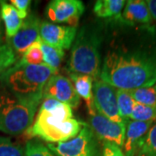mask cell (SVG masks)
<instances>
[{
  "label": "cell",
  "instance_id": "obj_1",
  "mask_svg": "<svg viewBox=\"0 0 156 156\" xmlns=\"http://www.w3.org/2000/svg\"><path fill=\"white\" fill-rule=\"evenodd\" d=\"M100 78L118 89L156 84V47H130L113 39L101 64Z\"/></svg>",
  "mask_w": 156,
  "mask_h": 156
},
{
  "label": "cell",
  "instance_id": "obj_14",
  "mask_svg": "<svg viewBox=\"0 0 156 156\" xmlns=\"http://www.w3.org/2000/svg\"><path fill=\"white\" fill-rule=\"evenodd\" d=\"M154 122H137L128 121L126 128V136L124 141V154L125 156H135L136 150L140 141L144 138Z\"/></svg>",
  "mask_w": 156,
  "mask_h": 156
},
{
  "label": "cell",
  "instance_id": "obj_23",
  "mask_svg": "<svg viewBox=\"0 0 156 156\" xmlns=\"http://www.w3.org/2000/svg\"><path fill=\"white\" fill-rule=\"evenodd\" d=\"M130 119L137 122H156V108L134 102Z\"/></svg>",
  "mask_w": 156,
  "mask_h": 156
},
{
  "label": "cell",
  "instance_id": "obj_29",
  "mask_svg": "<svg viewBox=\"0 0 156 156\" xmlns=\"http://www.w3.org/2000/svg\"><path fill=\"white\" fill-rule=\"evenodd\" d=\"M102 156H125L120 147L109 142H103Z\"/></svg>",
  "mask_w": 156,
  "mask_h": 156
},
{
  "label": "cell",
  "instance_id": "obj_19",
  "mask_svg": "<svg viewBox=\"0 0 156 156\" xmlns=\"http://www.w3.org/2000/svg\"><path fill=\"white\" fill-rule=\"evenodd\" d=\"M39 44L43 53L44 63L48 65L49 67L58 70V68L61 65L62 61L64 57V51L61 49L46 44L41 39H39Z\"/></svg>",
  "mask_w": 156,
  "mask_h": 156
},
{
  "label": "cell",
  "instance_id": "obj_25",
  "mask_svg": "<svg viewBox=\"0 0 156 156\" xmlns=\"http://www.w3.org/2000/svg\"><path fill=\"white\" fill-rule=\"evenodd\" d=\"M0 156H25V150L10 137L0 136Z\"/></svg>",
  "mask_w": 156,
  "mask_h": 156
},
{
  "label": "cell",
  "instance_id": "obj_4",
  "mask_svg": "<svg viewBox=\"0 0 156 156\" xmlns=\"http://www.w3.org/2000/svg\"><path fill=\"white\" fill-rule=\"evenodd\" d=\"M37 107L13 95L0 83V131L10 135L25 133L34 122Z\"/></svg>",
  "mask_w": 156,
  "mask_h": 156
},
{
  "label": "cell",
  "instance_id": "obj_21",
  "mask_svg": "<svg viewBox=\"0 0 156 156\" xmlns=\"http://www.w3.org/2000/svg\"><path fill=\"white\" fill-rule=\"evenodd\" d=\"M116 98L120 116L125 122H128V119H130L135 101L130 95L128 90L126 89H116Z\"/></svg>",
  "mask_w": 156,
  "mask_h": 156
},
{
  "label": "cell",
  "instance_id": "obj_22",
  "mask_svg": "<svg viewBox=\"0 0 156 156\" xmlns=\"http://www.w3.org/2000/svg\"><path fill=\"white\" fill-rule=\"evenodd\" d=\"M136 156H156V124L152 126L140 141Z\"/></svg>",
  "mask_w": 156,
  "mask_h": 156
},
{
  "label": "cell",
  "instance_id": "obj_5",
  "mask_svg": "<svg viewBox=\"0 0 156 156\" xmlns=\"http://www.w3.org/2000/svg\"><path fill=\"white\" fill-rule=\"evenodd\" d=\"M83 125L84 122L74 117L62 120L39 110L25 134L30 139L40 138L48 143L56 144L68 141L76 136Z\"/></svg>",
  "mask_w": 156,
  "mask_h": 156
},
{
  "label": "cell",
  "instance_id": "obj_18",
  "mask_svg": "<svg viewBox=\"0 0 156 156\" xmlns=\"http://www.w3.org/2000/svg\"><path fill=\"white\" fill-rule=\"evenodd\" d=\"M43 101H44L39 108L40 111L45 112L62 120L73 118L72 108L69 105L53 98H46L43 99Z\"/></svg>",
  "mask_w": 156,
  "mask_h": 156
},
{
  "label": "cell",
  "instance_id": "obj_3",
  "mask_svg": "<svg viewBox=\"0 0 156 156\" xmlns=\"http://www.w3.org/2000/svg\"><path fill=\"white\" fill-rule=\"evenodd\" d=\"M105 37L101 23L83 25L76 34L69 61V72L99 79L101 74V48Z\"/></svg>",
  "mask_w": 156,
  "mask_h": 156
},
{
  "label": "cell",
  "instance_id": "obj_2",
  "mask_svg": "<svg viewBox=\"0 0 156 156\" xmlns=\"http://www.w3.org/2000/svg\"><path fill=\"white\" fill-rule=\"evenodd\" d=\"M57 72L45 63L30 65L16 62L0 76V83L21 100L38 107L44 99L45 84Z\"/></svg>",
  "mask_w": 156,
  "mask_h": 156
},
{
  "label": "cell",
  "instance_id": "obj_24",
  "mask_svg": "<svg viewBox=\"0 0 156 156\" xmlns=\"http://www.w3.org/2000/svg\"><path fill=\"white\" fill-rule=\"evenodd\" d=\"M39 39L23 54L22 57L18 60L17 62L21 64H30V65H38L44 63L43 53L39 44Z\"/></svg>",
  "mask_w": 156,
  "mask_h": 156
},
{
  "label": "cell",
  "instance_id": "obj_31",
  "mask_svg": "<svg viewBox=\"0 0 156 156\" xmlns=\"http://www.w3.org/2000/svg\"><path fill=\"white\" fill-rule=\"evenodd\" d=\"M3 44V29H2V18L0 13V45Z\"/></svg>",
  "mask_w": 156,
  "mask_h": 156
},
{
  "label": "cell",
  "instance_id": "obj_28",
  "mask_svg": "<svg viewBox=\"0 0 156 156\" xmlns=\"http://www.w3.org/2000/svg\"><path fill=\"white\" fill-rule=\"evenodd\" d=\"M11 5L15 7L23 20L28 17L29 7L30 5V0H11Z\"/></svg>",
  "mask_w": 156,
  "mask_h": 156
},
{
  "label": "cell",
  "instance_id": "obj_27",
  "mask_svg": "<svg viewBox=\"0 0 156 156\" xmlns=\"http://www.w3.org/2000/svg\"><path fill=\"white\" fill-rule=\"evenodd\" d=\"M25 156H56L44 143L30 140L25 145Z\"/></svg>",
  "mask_w": 156,
  "mask_h": 156
},
{
  "label": "cell",
  "instance_id": "obj_15",
  "mask_svg": "<svg viewBox=\"0 0 156 156\" xmlns=\"http://www.w3.org/2000/svg\"><path fill=\"white\" fill-rule=\"evenodd\" d=\"M69 77L74 83L77 95L85 101L89 115H94L96 109L93 96V78L87 75L73 73H69Z\"/></svg>",
  "mask_w": 156,
  "mask_h": 156
},
{
  "label": "cell",
  "instance_id": "obj_11",
  "mask_svg": "<svg viewBox=\"0 0 156 156\" xmlns=\"http://www.w3.org/2000/svg\"><path fill=\"white\" fill-rule=\"evenodd\" d=\"M76 34V27L69 25H58L48 22H42L40 24V39L62 50H69L72 46Z\"/></svg>",
  "mask_w": 156,
  "mask_h": 156
},
{
  "label": "cell",
  "instance_id": "obj_6",
  "mask_svg": "<svg viewBox=\"0 0 156 156\" xmlns=\"http://www.w3.org/2000/svg\"><path fill=\"white\" fill-rule=\"evenodd\" d=\"M47 147L56 156H102L98 137L85 122L74 138L62 143H48Z\"/></svg>",
  "mask_w": 156,
  "mask_h": 156
},
{
  "label": "cell",
  "instance_id": "obj_9",
  "mask_svg": "<svg viewBox=\"0 0 156 156\" xmlns=\"http://www.w3.org/2000/svg\"><path fill=\"white\" fill-rule=\"evenodd\" d=\"M89 126L98 139L122 147L126 136V122H115L96 111L89 118Z\"/></svg>",
  "mask_w": 156,
  "mask_h": 156
},
{
  "label": "cell",
  "instance_id": "obj_8",
  "mask_svg": "<svg viewBox=\"0 0 156 156\" xmlns=\"http://www.w3.org/2000/svg\"><path fill=\"white\" fill-rule=\"evenodd\" d=\"M85 11L80 0H53L45 9V14L51 22L64 23L76 27L81 16Z\"/></svg>",
  "mask_w": 156,
  "mask_h": 156
},
{
  "label": "cell",
  "instance_id": "obj_13",
  "mask_svg": "<svg viewBox=\"0 0 156 156\" xmlns=\"http://www.w3.org/2000/svg\"><path fill=\"white\" fill-rule=\"evenodd\" d=\"M123 24H150L153 18L151 17L146 1L129 0L126 2L125 8L120 20Z\"/></svg>",
  "mask_w": 156,
  "mask_h": 156
},
{
  "label": "cell",
  "instance_id": "obj_10",
  "mask_svg": "<svg viewBox=\"0 0 156 156\" xmlns=\"http://www.w3.org/2000/svg\"><path fill=\"white\" fill-rule=\"evenodd\" d=\"M46 98L56 99L69 105L71 108L79 106L81 101L71 80L59 74L52 76L45 84L44 99Z\"/></svg>",
  "mask_w": 156,
  "mask_h": 156
},
{
  "label": "cell",
  "instance_id": "obj_26",
  "mask_svg": "<svg viewBox=\"0 0 156 156\" xmlns=\"http://www.w3.org/2000/svg\"><path fill=\"white\" fill-rule=\"evenodd\" d=\"M17 62V56L8 44L0 45V76Z\"/></svg>",
  "mask_w": 156,
  "mask_h": 156
},
{
  "label": "cell",
  "instance_id": "obj_12",
  "mask_svg": "<svg viewBox=\"0 0 156 156\" xmlns=\"http://www.w3.org/2000/svg\"><path fill=\"white\" fill-rule=\"evenodd\" d=\"M41 22L35 15H30L24 19L21 29L12 38L8 39V44L11 47L16 56H23L29 48L39 38Z\"/></svg>",
  "mask_w": 156,
  "mask_h": 156
},
{
  "label": "cell",
  "instance_id": "obj_20",
  "mask_svg": "<svg viewBox=\"0 0 156 156\" xmlns=\"http://www.w3.org/2000/svg\"><path fill=\"white\" fill-rule=\"evenodd\" d=\"M132 98L137 103L156 108V84L128 90Z\"/></svg>",
  "mask_w": 156,
  "mask_h": 156
},
{
  "label": "cell",
  "instance_id": "obj_16",
  "mask_svg": "<svg viewBox=\"0 0 156 156\" xmlns=\"http://www.w3.org/2000/svg\"><path fill=\"white\" fill-rule=\"evenodd\" d=\"M0 13L5 23L7 39L12 38L21 29L23 21L15 7L5 1H0Z\"/></svg>",
  "mask_w": 156,
  "mask_h": 156
},
{
  "label": "cell",
  "instance_id": "obj_30",
  "mask_svg": "<svg viewBox=\"0 0 156 156\" xmlns=\"http://www.w3.org/2000/svg\"><path fill=\"white\" fill-rule=\"evenodd\" d=\"M148 10L151 14V17L156 22V0H147L146 1Z\"/></svg>",
  "mask_w": 156,
  "mask_h": 156
},
{
  "label": "cell",
  "instance_id": "obj_7",
  "mask_svg": "<svg viewBox=\"0 0 156 156\" xmlns=\"http://www.w3.org/2000/svg\"><path fill=\"white\" fill-rule=\"evenodd\" d=\"M93 96L95 109L98 113L113 122H125L118 110L115 88L101 78L96 79L93 87Z\"/></svg>",
  "mask_w": 156,
  "mask_h": 156
},
{
  "label": "cell",
  "instance_id": "obj_17",
  "mask_svg": "<svg viewBox=\"0 0 156 156\" xmlns=\"http://www.w3.org/2000/svg\"><path fill=\"white\" fill-rule=\"evenodd\" d=\"M125 4L126 2L123 0H97L94 6V12L101 18L120 20Z\"/></svg>",
  "mask_w": 156,
  "mask_h": 156
}]
</instances>
